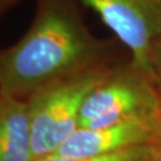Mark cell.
<instances>
[{
	"mask_svg": "<svg viewBox=\"0 0 161 161\" xmlns=\"http://www.w3.org/2000/svg\"><path fill=\"white\" fill-rule=\"evenodd\" d=\"M24 0H0V22L8 12L13 10Z\"/></svg>",
	"mask_w": 161,
	"mask_h": 161,
	"instance_id": "10",
	"label": "cell"
},
{
	"mask_svg": "<svg viewBox=\"0 0 161 161\" xmlns=\"http://www.w3.org/2000/svg\"><path fill=\"white\" fill-rule=\"evenodd\" d=\"M155 116H161L160 94L152 79L130 64L115 67L90 93L81 109L79 128H104Z\"/></svg>",
	"mask_w": 161,
	"mask_h": 161,
	"instance_id": "3",
	"label": "cell"
},
{
	"mask_svg": "<svg viewBox=\"0 0 161 161\" xmlns=\"http://www.w3.org/2000/svg\"><path fill=\"white\" fill-rule=\"evenodd\" d=\"M127 47L130 64L150 78V56L161 36V0H80Z\"/></svg>",
	"mask_w": 161,
	"mask_h": 161,
	"instance_id": "4",
	"label": "cell"
},
{
	"mask_svg": "<svg viewBox=\"0 0 161 161\" xmlns=\"http://www.w3.org/2000/svg\"><path fill=\"white\" fill-rule=\"evenodd\" d=\"M22 38L0 50V94L26 100L54 81L108 64V44L88 30L70 0H36Z\"/></svg>",
	"mask_w": 161,
	"mask_h": 161,
	"instance_id": "1",
	"label": "cell"
},
{
	"mask_svg": "<svg viewBox=\"0 0 161 161\" xmlns=\"http://www.w3.org/2000/svg\"><path fill=\"white\" fill-rule=\"evenodd\" d=\"M37 161H153V155L149 144H142L108 155L93 158H62L58 155H49Z\"/></svg>",
	"mask_w": 161,
	"mask_h": 161,
	"instance_id": "7",
	"label": "cell"
},
{
	"mask_svg": "<svg viewBox=\"0 0 161 161\" xmlns=\"http://www.w3.org/2000/svg\"><path fill=\"white\" fill-rule=\"evenodd\" d=\"M148 144H149L150 150H152L153 161H161V117L158 122L154 135H153V137Z\"/></svg>",
	"mask_w": 161,
	"mask_h": 161,
	"instance_id": "9",
	"label": "cell"
},
{
	"mask_svg": "<svg viewBox=\"0 0 161 161\" xmlns=\"http://www.w3.org/2000/svg\"><path fill=\"white\" fill-rule=\"evenodd\" d=\"M161 116L137 118L104 128H79L52 155L93 158L148 144Z\"/></svg>",
	"mask_w": 161,
	"mask_h": 161,
	"instance_id": "5",
	"label": "cell"
},
{
	"mask_svg": "<svg viewBox=\"0 0 161 161\" xmlns=\"http://www.w3.org/2000/svg\"><path fill=\"white\" fill-rule=\"evenodd\" d=\"M0 161H34L26 100L0 94Z\"/></svg>",
	"mask_w": 161,
	"mask_h": 161,
	"instance_id": "6",
	"label": "cell"
},
{
	"mask_svg": "<svg viewBox=\"0 0 161 161\" xmlns=\"http://www.w3.org/2000/svg\"><path fill=\"white\" fill-rule=\"evenodd\" d=\"M150 79L161 97V36L156 40L150 56Z\"/></svg>",
	"mask_w": 161,
	"mask_h": 161,
	"instance_id": "8",
	"label": "cell"
},
{
	"mask_svg": "<svg viewBox=\"0 0 161 161\" xmlns=\"http://www.w3.org/2000/svg\"><path fill=\"white\" fill-rule=\"evenodd\" d=\"M114 68L109 64L96 66L54 81L26 99L34 161L54 154L79 128V117L86 98Z\"/></svg>",
	"mask_w": 161,
	"mask_h": 161,
	"instance_id": "2",
	"label": "cell"
}]
</instances>
